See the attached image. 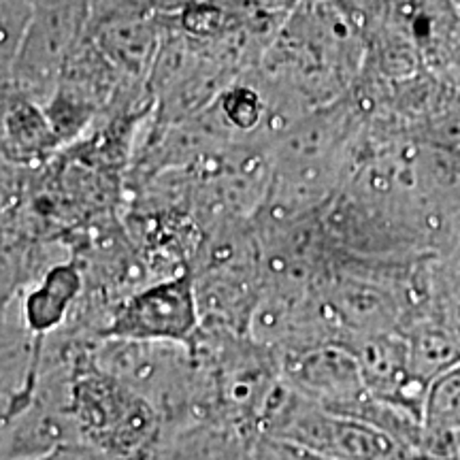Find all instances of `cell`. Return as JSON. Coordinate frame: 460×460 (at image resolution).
<instances>
[{"label": "cell", "mask_w": 460, "mask_h": 460, "mask_svg": "<svg viewBox=\"0 0 460 460\" xmlns=\"http://www.w3.org/2000/svg\"><path fill=\"white\" fill-rule=\"evenodd\" d=\"M292 390L337 416L354 418L371 399L354 354L343 343H324L279 358Z\"/></svg>", "instance_id": "5b68a950"}, {"label": "cell", "mask_w": 460, "mask_h": 460, "mask_svg": "<svg viewBox=\"0 0 460 460\" xmlns=\"http://www.w3.org/2000/svg\"><path fill=\"white\" fill-rule=\"evenodd\" d=\"M84 286V269L75 256L51 264L48 271L41 273L22 301V320L32 343H45L51 332L65 324L75 303L82 296Z\"/></svg>", "instance_id": "ba28073f"}, {"label": "cell", "mask_w": 460, "mask_h": 460, "mask_svg": "<svg viewBox=\"0 0 460 460\" xmlns=\"http://www.w3.org/2000/svg\"><path fill=\"white\" fill-rule=\"evenodd\" d=\"M401 332L410 349L413 377L424 390L460 362V341L429 305L416 309Z\"/></svg>", "instance_id": "9c48e42d"}, {"label": "cell", "mask_w": 460, "mask_h": 460, "mask_svg": "<svg viewBox=\"0 0 460 460\" xmlns=\"http://www.w3.org/2000/svg\"><path fill=\"white\" fill-rule=\"evenodd\" d=\"M422 427L424 446L460 430V362L430 382L424 394Z\"/></svg>", "instance_id": "8fae6325"}, {"label": "cell", "mask_w": 460, "mask_h": 460, "mask_svg": "<svg viewBox=\"0 0 460 460\" xmlns=\"http://www.w3.org/2000/svg\"><path fill=\"white\" fill-rule=\"evenodd\" d=\"M26 169H17L0 160V233L13 226L24 199Z\"/></svg>", "instance_id": "7c38bea8"}, {"label": "cell", "mask_w": 460, "mask_h": 460, "mask_svg": "<svg viewBox=\"0 0 460 460\" xmlns=\"http://www.w3.org/2000/svg\"><path fill=\"white\" fill-rule=\"evenodd\" d=\"M252 458L254 460H331L315 456L305 450H298L295 446L281 444V441L269 439V437H256L252 444Z\"/></svg>", "instance_id": "4fadbf2b"}, {"label": "cell", "mask_w": 460, "mask_h": 460, "mask_svg": "<svg viewBox=\"0 0 460 460\" xmlns=\"http://www.w3.org/2000/svg\"><path fill=\"white\" fill-rule=\"evenodd\" d=\"M60 149L41 102L9 84L0 85V160L17 169H37Z\"/></svg>", "instance_id": "52a82bcc"}, {"label": "cell", "mask_w": 460, "mask_h": 460, "mask_svg": "<svg viewBox=\"0 0 460 460\" xmlns=\"http://www.w3.org/2000/svg\"><path fill=\"white\" fill-rule=\"evenodd\" d=\"M92 356L164 420L181 418L199 396V358L183 345L102 339Z\"/></svg>", "instance_id": "7a4b0ae2"}, {"label": "cell", "mask_w": 460, "mask_h": 460, "mask_svg": "<svg viewBox=\"0 0 460 460\" xmlns=\"http://www.w3.org/2000/svg\"><path fill=\"white\" fill-rule=\"evenodd\" d=\"M90 0H32V17L17 51L9 85L45 105L84 41Z\"/></svg>", "instance_id": "277c9868"}, {"label": "cell", "mask_w": 460, "mask_h": 460, "mask_svg": "<svg viewBox=\"0 0 460 460\" xmlns=\"http://www.w3.org/2000/svg\"><path fill=\"white\" fill-rule=\"evenodd\" d=\"M34 460H119L107 454L101 447L85 444L82 439H71L65 441V444L51 447L49 452H45L43 456L34 458Z\"/></svg>", "instance_id": "5bb4252c"}, {"label": "cell", "mask_w": 460, "mask_h": 460, "mask_svg": "<svg viewBox=\"0 0 460 460\" xmlns=\"http://www.w3.org/2000/svg\"><path fill=\"white\" fill-rule=\"evenodd\" d=\"M102 339L141 343H172L197 349L200 309L192 267L139 288L111 307Z\"/></svg>", "instance_id": "3957f363"}, {"label": "cell", "mask_w": 460, "mask_h": 460, "mask_svg": "<svg viewBox=\"0 0 460 460\" xmlns=\"http://www.w3.org/2000/svg\"><path fill=\"white\" fill-rule=\"evenodd\" d=\"M66 413L79 439L119 460H143L163 435L164 418L101 369L94 356L75 362Z\"/></svg>", "instance_id": "6da1fadb"}, {"label": "cell", "mask_w": 460, "mask_h": 460, "mask_svg": "<svg viewBox=\"0 0 460 460\" xmlns=\"http://www.w3.org/2000/svg\"><path fill=\"white\" fill-rule=\"evenodd\" d=\"M358 360L367 388L376 399L401 407L422 420L424 390L411 373L410 349L401 331L343 341Z\"/></svg>", "instance_id": "8992f818"}, {"label": "cell", "mask_w": 460, "mask_h": 460, "mask_svg": "<svg viewBox=\"0 0 460 460\" xmlns=\"http://www.w3.org/2000/svg\"><path fill=\"white\" fill-rule=\"evenodd\" d=\"M410 135L441 152L460 158V84H435Z\"/></svg>", "instance_id": "30bf717a"}, {"label": "cell", "mask_w": 460, "mask_h": 460, "mask_svg": "<svg viewBox=\"0 0 460 460\" xmlns=\"http://www.w3.org/2000/svg\"><path fill=\"white\" fill-rule=\"evenodd\" d=\"M422 452L429 460H460V430L439 441H430Z\"/></svg>", "instance_id": "9a60e30c"}, {"label": "cell", "mask_w": 460, "mask_h": 460, "mask_svg": "<svg viewBox=\"0 0 460 460\" xmlns=\"http://www.w3.org/2000/svg\"><path fill=\"white\" fill-rule=\"evenodd\" d=\"M382 460H429V458H427V454H424V452L405 450V447H399V450L388 454V456L382 458Z\"/></svg>", "instance_id": "2e32d148"}]
</instances>
